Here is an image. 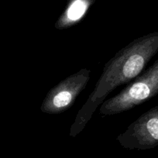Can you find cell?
I'll return each instance as SVG.
<instances>
[{
    "mask_svg": "<svg viewBox=\"0 0 158 158\" xmlns=\"http://www.w3.org/2000/svg\"><path fill=\"white\" fill-rule=\"evenodd\" d=\"M157 94L158 58L120 92L103 102L99 113L102 117L122 113L151 99Z\"/></svg>",
    "mask_w": 158,
    "mask_h": 158,
    "instance_id": "2",
    "label": "cell"
},
{
    "mask_svg": "<svg viewBox=\"0 0 158 158\" xmlns=\"http://www.w3.org/2000/svg\"><path fill=\"white\" fill-rule=\"evenodd\" d=\"M90 6L89 0H74L56 22V30H66L78 23L87 13Z\"/></svg>",
    "mask_w": 158,
    "mask_h": 158,
    "instance_id": "5",
    "label": "cell"
},
{
    "mask_svg": "<svg viewBox=\"0 0 158 158\" xmlns=\"http://www.w3.org/2000/svg\"><path fill=\"white\" fill-rule=\"evenodd\" d=\"M123 148L145 150L158 146V106L143 113L117 136Z\"/></svg>",
    "mask_w": 158,
    "mask_h": 158,
    "instance_id": "4",
    "label": "cell"
},
{
    "mask_svg": "<svg viewBox=\"0 0 158 158\" xmlns=\"http://www.w3.org/2000/svg\"><path fill=\"white\" fill-rule=\"evenodd\" d=\"M158 53V31L138 37L117 52L105 64L93 92L78 111L69 136L75 137L90 121L98 106L116 88L129 84L142 73Z\"/></svg>",
    "mask_w": 158,
    "mask_h": 158,
    "instance_id": "1",
    "label": "cell"
},
{
    "mask_svg": "<svg viewBox=\"0 0 158 158\" xmlns=\"http://www.w3.org/2000/svg\"><path fill=\"white\" fill-rule=\"evenodd\" d=\"M90 75V70L82 68L53 87L42 102L41 112L47 114H60L69 109L86 88Z\"/></svg>",
    "mask_w": 158,
    "mask_h": 158,
    "instance_id": "3",
    "label": "cell"
}]
</instances>
